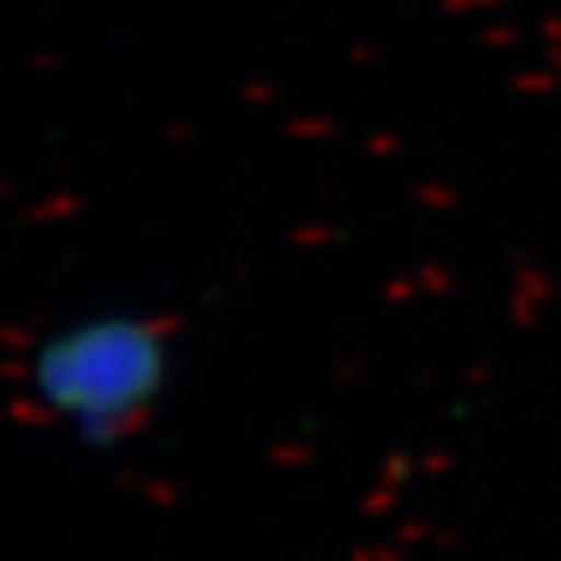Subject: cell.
I'll return each instance as SVG.
<instances>
[{
	"label": "cell",
	"mask_w": 561,
	"mask_h": 561,
	"mask_svg": "<svg viewBox=\"0 0 561 561\" xmlns=\"http://www.w3.org/2000/svg\"><path fill=\"white\" fill-rule=\"evenodd\" d=\"M42 379L71 412L117 416L150 396L159 379V354L141 329L101 324L55 345L42 362Z\"/></svg>",
	"instance_id": "cell-1"
}]
</instances>
